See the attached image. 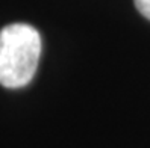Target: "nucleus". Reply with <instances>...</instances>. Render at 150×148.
Masks as SVG:
<instances>
[{
  "label": "nucleus",
  "instance_id": "nucleus-1",
  "mask_svg": "<svg viewBox=\"0 0 150 148\" xmlns=\"http://www.w3.org/2000/svg\"><path fill=\"white\" fill-rule=\"evenodd\" d=\"M41 36L24 23L9 24L0 30V85L9 89L26 86L38 68Z\"/></svg>",
  "mask_w": 150,
  "mask_h": 148
},
{
  "label": "nucleus",
  "instance_id": "nucleus-2",
  "mask_svg": "<svg viewBox=\"0 0 150 148\" xmlns=\"http://www.w3.org/2000/svg\"><path fill=\"white\" fill-rule=\"evenodd\" d=\"M135 6L147 20H150V0H135Z\"/></svg>",
  "mask_w": 150,
  "mask_h": 148
}]
</instances>
